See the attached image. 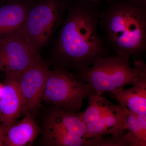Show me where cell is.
I'll return each mask as SVG.
<instances>
[{
  "label": "cell",
  "instance_id": "obj_15",
  "mask_svg": "<svg viewBox=\"0 0 146 146\" xmlns=\"http://www.w3.org/2000/svg\"><path fill=\"white\" fill-rule=\"evenodd\" d=\"M38 0H5L6 3L9 2H21L25 3L30 5H32L33 4L36 2Z\"/></svg>",
  "mask_w": 146,
  "mask_h": 146
},
{
  "label": "cell",
  "instance_id": "obj_14",
  "mask_svg": "<svg viewBox=\"0 0 146 146\" xmlns=\"http://www.w3.org/2000/svg\"><path fill=\"white\" fill-rule=\"evenodd\" d=\"M121 105L125 113L127 130L133 146H146V115L135 114Z\"/></svg>",
  "mask_w": 146,
  "mask_h": 146
},
{
  "label": "cell",
  "instance_id": "obj_12",
  "mask_svg": "<svg viewBox=\"0 0 146 146\" xmlns=\"http://www.w3.org/2000/svg\"><path fill=\"white\" fill-rule=\"evenodd\" d=\"M31 5L9 2L0 7V39L19 33Z\"/></svg>",
  "mask_w": 146,
  "mask_h": 146
},
{
  "label": "cell",
  "instance_id": "obj_6",
  "mask_svg": "<svg viewBox=\"0 0 146 146\" xmlns=\"http://www.w3.org/2000/svg\"><path fill=\"white\" fill-rule=\"evenodd\" d=\"M92 89L70 71L61 68L48 74L42 102L51 107L71 112H80L84 100L92 94Z\"/></svg>",
  "mask_w": 146,
  "mask_h": 146
},
{
  "label": "cell",
  "instance_id": "obj_3",
  "mask_svg": "<svg viewBox=\"0 0 146 146\" xmlns=\"http://www.w3.org/2000/svg\"><path fill=\"white\" fill-rule=\"evenodd\" d=\"M113 55L98 58L89 68L75 72V75L86 84L94 94L115 93L132 85L146 76V65L143 60Z\"/></svg>",
  "mask_w": 146,
  "mask_h": 146
},
{
  "label": "cell",
  "instance_id": "obj_4",
  "mask_svg": "<svg viewBox=\"0 0 146 146\" xmlns=\"http://www.w3.org/2000/svg\"><path fill=\"white\" fill-rule=\"evenodd\" d=\"M83 112L90 146H129L123 108L92 94Z\"/></svg>",
  "mask_w": 146,
  "mask_h": 146
},
{
  "label": "cell",
  "instance_id": "obj_9",
  "mask_svg": "<svg viewBox=\"0 0 146 146\" xmlns=\"http://www.w3.org/2000/svg\"><path fill=\"white\" fill-rule=\"evenodd\" d=\"M50 70L39 56L22 73L17 80L23 100L22 115H34L42 102Z\"/></svg>",
  "mask_w": 146,
  "mask_h": 146
},
{
  "label": "cell",
  "instance_id": "obj_2",
  "mask_svg": "<svg viewBox=\"0 0 146 146\" xmlns=\"http://www.w3.org/2000/svg\"><path fill=\"white\" fill-rule=\"evenodd\" d=\"M108 3L100 15L105 44L117 55L138 58L146 49V4L135 0Z\"/></svg>",
  "mask_w": 146,
  "mask_h": 146
},
{
  "label": "cell",
  "instance_id": "obj_7",
  "mask_svg": "<svg viewBox=\"0 0 146 146\" xmlns=\"http://www.w3.org/2000/svg\"><path fill=\"white\" fill-rule=\"evenodd\" d=\"M43 126V138L51 145L89 146L82 112H71L50 106Z\"/></svg>",
  "mask_w": 146,
  "mask_h": 146
},
{
  "label": "cell",
  "instance_id": "obj_16",
  "mask_svg": "<svg viewBox=\"0 0 146 146\" xmlns=\"http://www.w3.org/2000/svg\"><path fill=\"white\" fill-rule=\"evenodd\" d=\"M87 2L91 3L94 4H98L104 1H106L108 2L110 1V0H84Z\"/></svg>",
  "mask_w": 146,
  "mask_h": 146
},
{
  "label": "cell",
  "instance_id": "obj_1",
  "mask_svg": "<svg viewBox=\"0 0 146 146\" xmlns=\"http://www.w3.org/2000/svg\"><path fill=\"white\" fill-rule=\"evenodd\" d=\"M100 12L97 5L84 0L69 4L53 48L57 68L82 70L107 56L108 48L99 31Z\"/></svg>",
  "mask_w": 146,
  "mask_h": 146
},
{
  "label": "cell",
  "instance_id": "obj_5",
  "mask_svg": "<svg viewBox=\"0 0 146 146\" xmlns=\"http://www.w3.org/2000/svg\"><path fill=\"white\" fill-rule=\"evenodd\" d=\"M68 5L66 0H38L30 7L19 34L40 53L63 23Z\"/></svg>",
  "mask_w": 146,
  "mask_h": 146
},
{
  "label": "cell",
  "instance_id": "obj_17",
  "mask_svg": "<svg viewBox=\"0 0 146 146\" xmlns=\"http://www.w3.org/2000/svg\"><path fill=\"white\" fill-rule=\"evenodd\" d=\"M135 1H138L140 2L146 4V0H135Z\"/></svg>",
  "mask_w": 146,
  "mask_h": 146
},
{
  "label": "cell",
  "instance_id": "obj_8",
  "mask_svg": "<svg viewBox=\"0 0 146 146\" xmlns=\"http://www.w3.org/2000/svg\"><path fill=\"white\" fill-rule=\"evenodd\" d=\"M40 56L19 33L3 37L0 39V73L17 80Z\"/></svg>",
  "mask_w": 146,
  "mask_h": 146
},
{
  "label": "cell",
  "instance_id": "obj_10",
  "mask_svg": "<svg viewBox=\"0 0 146 146\" xmlns=\"http://www.w3.org/2000/svg\"><path fill=\"white\" fill-rule=\"evenodd\" d=\"M23 100L17 80L6 78L0 96V122L5 133L22 115Z\"/></svg>",
  "mask_w": 146,
  "mask_h": 146
},
{
  "label": "cell",
  "instance_id": "obj_11",
  "mask_svg": "<svg viewBox=\"0 0 146 146\" xmlns=\"http://www.w3.org/2000/svg\"><path fill=\"white\" fill-rule=\"evenodd\" d=\"M24 115L21 121L8 129L3 138V145H31L41 133V129L35 120L34 115L31 113Z\"/></svg>",
  "mask_w": 146,
  "mask_h": 146
},
{
  "label": "cell",
  "instance_id": "obj_13",
  "mask_svg": "<svg viewBox=\"0 0 146 146\" xmlns=\"http://www.w3.org/2000/svg\"><path fill=\"white\" fill-rule=\"evenodd\" d=\"M132 86L110 95L131 112L138 115H146V76Z\"/></svg>",
  "mask_w": 146,
  "mask_h": 146
}]
</instances>
